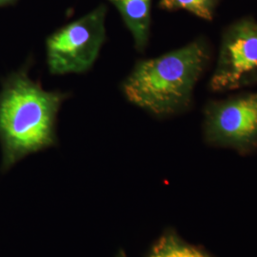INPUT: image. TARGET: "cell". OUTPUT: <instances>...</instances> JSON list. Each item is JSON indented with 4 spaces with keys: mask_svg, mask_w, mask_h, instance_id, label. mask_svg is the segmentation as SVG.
<instances>
[{
    "mask_svg": "<svg viewBox=\"0 0 257 257\" xmlns=\"http://www.w3.org/2000/svg\"><path fill=\"white\" fill-rule=\"evenodd\" d=\"M149 257H209L202 250L186 243L175 233H167L157 240Z\"/></svg>",
    "mask_w": 257,
    "mask_h": 257,
    "instance_id": "52a82bcc",
    "label": "cell"
},
{
    "mask_svg": "<svg viewBox=\"0 0 257 257\" xmlns=\"http://www.w3.org/2000/svg\"><path fill=\"white\" fill-rule=\"evenodd\" d=\"M67 94L47 92L28 75L27 66L2 81L0 92L1 172L55 145L58 110Z\"/></svg>",
    "mask_w": 257,
    "mask_h": 257,
    "instance_id": "7a4b0ae2",
    "label": "cell"
},
{
    "mask_svg": "<svg viewBox=\"0 0 257 257\" xmlns=\"http://www.w3.org/2000/svg\"><path fill=\"white\" fill-rule=\"evenodd\" d=\"M18 1H19V0H0V8L14 5V4H16Z\"/></svg>",
    "mask_w": 257,
    "mask_h": 257,
    "instance_id": "9c48e42d",
    "label": "cell"
},
{
    "mask_svg": "<svg viewBox=\"0 0 257 257\" xmlns=\"http://www.w3.org/2000/svg\"><path fill=\"white\" fill-rule=\"evenodd\" d=\"M211 57L205 37L165 55L139 60L122 84L128 102L157 118L182 114L192 108L196 84Z\"/></svg>",
    "mask_w": 257,
    "mask_h": 257,
    "instance_id": "6da1fadb",
    "label": "cell"
},
{
    "mask_svg": "<svg viewBox=\"0 0 257 257\" xmlns=\"http://www.w3.org/2000/svg\"><path fill=\"white\" fill-rule=\"evenodd\" d=\"M106 13L107 7L100 5L48 37L47 62L51 74H84L92 68L106 39Z\"/></svg>",
    "mask_w": 257,
    "mask_h": 257,
    "instance_id": "3957f363",
    "label": "cell"
},
{
    "mask_svg": "<svg viewBox=\"0 0 257 257\" xmlns=\"http://www.w3.org/2000/svg\"><path fill=\"white\" fill-rule=\"evenodd\" d=\"M220 0H160L159 9L167 12L183 10L206 21H212Z\"/></svg>",
    "mask_w": 257,
    "mask_h": 257,
    "instance_id": "ba28073f",
    "label": "cell"
},
{
    "mask_svg": "<svg viewBox=\"0 0 257 257\" xmlns=\"http://www.w3.org/2000/svg\"><path fill=\"white\" fill-rule=\"evenodd\" d=\"M257 85V21L247 17L225 28L217 61L208 84L212 92Z\"/></svg>",
    "mask_w": 257,
    "mask_h": 257,
    "instance_id": "277c9868",
    "label": "cell"
},
{
    "mask_svg": "<svg viewBox=\"0 0 257 257\" xmlns=\"http://www.w3.org/2000/svg\"><path fill=\"white\" fill-rule=\"evenodd\" d=\"M117 257H127V256H126V254H125V253H124V252H123V251H122V250H121V251H120V252H119V254H118V255H117Z\"/></svg>",
    "mask_w": 257,
    "mask_h": 257,
    "instance_id": "30bf717a",
    "label": "cell"
},
{
    "mask_svg": "<svg viewBox=\"0 0 257 257\" xmlns=\"http://www.w3.org/2000/svg\"><path fill=\"white\" fill-rule=\"evenodd\" d=\"M203 114L204 136L209 143L242 153L257 146V92L211 100Z\"/></svg>",
    "mask_w": 257,
    "mask_h": 257,
    "instance_id": "5b68a950",
    "label": "cell"
},
{
    "mask_svg": "<svg viewBox=\"0 0 257 257\" xmlns=\"http://www.w3.org/2000/svg\"><path fill=\"white\" fill-rule=\"evenodd\" d=\"M112 3L131 32L135 48L144 53L147 48L152 23V0H108Z\"/></svg>",
    "mask_w": 257,
    "mask_h": 257,
    "instance_id": "8992f818",
    "label": "cell"
}]
</instances>
